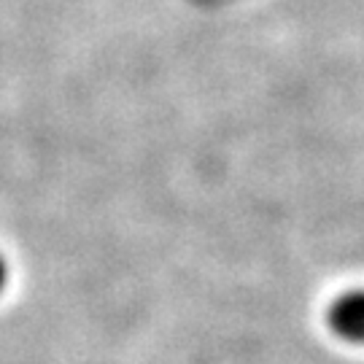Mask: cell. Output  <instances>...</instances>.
<instances>
[{"label":"cell","mask_w":364,"mask_h":364,"mask_svg":"<svg viewBox=\"0 0 364 364\" xmlns=\"http://www.w3.org/2000/svg\"><path fill=\"white\" fill-rule=\"evenodd\" d=\"M329 326L340 340L364 346V289L340 294L329 308Z\"/></svg>","instance_id":"6da1fadb"},{"label":"cell","mask_w":364,"mask_h":364,"mask_svg":"<svg viewBox=\"0 0 364 364\" xmlns=\"http://www.w3.org/2000/svg\"><path fill=\"white\" fill-rule=\"evenodd\" d=\"M9 278H11V270H9V262H6V257L0 254V294L6 291V287H9Z\"/></svg>","instance_id":"7a4b0ae2"}]
</instances>
